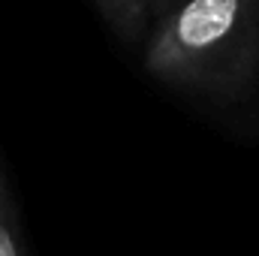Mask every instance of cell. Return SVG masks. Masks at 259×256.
Instances as JSON below:
<instances>
[{
  "instance_id": "4",
  "label": "cell",
  "mask_w": 259,
  "mask_h": 256,
  "mask_svg": "<svg viewBox=\"0 0 259 256\" xmlns=\"http://www.w3.org/2000/svg\"><path fill=\"white\" fill-rule=\"evenodd\" d=\"M172 3H175V0H151V9H154V18H157V15H160L163 9H169Z\"/></svg>"
},
{
  "instance_id": "5",
  "label": "cell",
  "mask_w": 259,
  "mask_h": 256,
  "mask_svg": "<svg viewBox=\"0 0 259 256\" xmlns=\"http://www.w3.org/2000/svg\"><path fill=\"white\" fill-rule=\"evenodd\" d=\"M253 6H256V15H259V0H253Z\"/></svg>"
},
{
  "instance_id": "2",
  "label": "cell",
  "mask_w": 259,
  "mask_h": 256,
  "mask_svg": "<svg viewBox=\"0 0 259 256\" xmlns=\"http://www.w3.org/2000/svg\"><path fill=\"white\" fill-rule=\"evenodd\" d=\"M91 3L106 18V24L127 42H142L154 21L151 0H91Z\"/></svg>"
},
{
  "instance_id": "1",
  "label": "cell",
  "mask_w": 259,
  "mask_h": 256,
  "mask_svg": "<svg viewBox=\"0 0 259 256\" xmlns=\"http://www.w3.org/2000/svg\"><path fill=\"white\" fill-rule=\"evenodd\" d=\"M148 75L220 103L241 100L259 81V15L253 0H175L145 39Z\"/></svg>"
},
{
  "instance_id": "3",
  "label": "cell",
  "mask_w": 259,
  "mask_h": 256,
  "mask_svg": "<svg viewBox=\"0 0 259 256\" xmlns=\"http://www.w3.org/2000/svg\"><path fill=\"white\" fill-rule=\"evenodd\" d=\"M0 256H24L15 220H12V211H9L3 196H0Z\"/></svg>"
}]
</instances>
